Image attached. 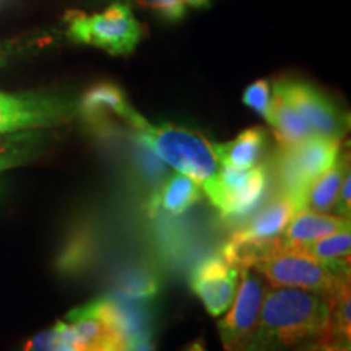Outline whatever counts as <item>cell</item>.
<instances>
[{"instance_id":"cell-7","label":"cell","mask_w":351,"mask_h":351,"mask_svg":"<svg viewBox=\"0 0 351 351\" xmlns=\"http://www.w3.org/2000/svg\"><path fill=\"white\" fill-rule=\"evenodd\" d=\"M267 186L269 174L265 166L257 165L249 169H236L221 165L213 181L202 191L223 218L228 221H238L261 205Z\"/></svg>"},{"instance_id":"cell-30","label":"cell","mask_w":351,"mask_h":351,"mask_svg":"<svg viewBox=\"0 0 351 351\" xmlns=\"http://www.w3.org/2000/svg\"><path fill=\"white\" fill-rule=\"evenodd\" d=\"M186 2L187 7H192V8H204L207 7L210 3V0H184Z\"/></svg>"},{"instance_id":"cell-15","label":"cell","mask_w":351,"mask_h":351,"mask_svg":"<svg viewBox=\"0 0 351 351\" xmlns=\"http://www.w3.org/2000/svg\"><path fill=\"white\" fill-rule=\"evenodd\" d=\"M202 186L191 176L173 173L150 197V212L182 215L202 199Z\"/></svg>"},{"instance_id":"cell-18","label":"cell","mask_w":351,"mask_h":351,"mask_svg":"<svg viewBox=\"0 0 351 351\" xmlns=\"http://www.w3.org/2000/svg\"><path fill=\"white\" fill-rule=\"evenodd\" d=\"M346 173H350V155L340 153L335 163L326 173L320 174L306 192L302 208L317 213L332 212Z\"/></svg>"},{"instance_id":"cell-5","label":"cell","mask_w":351,"mask_h":351,"mask_svg":"<svg viewBox=\"0 0 351 351\" xmlns=\"http://www.w3.org/2000/svg\"><path fill=\"white\" fill-rule=\"evenodd\" d=\"M78 117V99L51 91L0 93V137L25 130L57 129Z\"/></svg>"},{"instance_id":"cell-21","label":"cell","mask_w":351,"mask_h":351,"mask_svg":"<svg viewBox=\"0 0 351 351\" xmlns=\"http://www.w3.org/2000/svg\"><path fill=\"white\" fill-rule=\"evenodd\" d=\"M306 254L317 258L340 275H350L351 254V226L332 232L326 238L315 241L302 249Z\"/></svg>"},{"instance_id":"cell-28","label":"cell","mask_w":351,"mask_h":351,"mask_svg":"<svg viewBox=\"0 0 351 351\" xmlns=\"http://www.w3.org/2000/svg\"><path fill=\"white\" fill-rule=\"evenodd\" d=\"M351 345H324L317 343L311 351H351Z\"/></svg>"},{"instance_id":"cell-22","label":"cell","mask_w":351,"mask_h":351,"mask_svg":"<svg viewBox=\"0 0 351 351\" xmlns=\"http://www.w3.org/2000/svg\"><path fill=\"white\" fill-rule=\"evenodd\" d=\"M330 315L324 345H351V296L350 282H346L330 300Z\"/></svg>"},{"instance_id":"cell-29","label":"cell","mask_w":351,"mask_h":351,"mask_svg":"<svg viewBox=\"0 0 351 351\" xmlns=\"http://www.w3.org/2000/svg\"><path fill=\"white\" fill-rule=\"evenodd\" d=\"M184 351H207V346H205V341L204 340L199 339V340L192 341V343L189 345Z\"/></svg>"},{"instance_id":"cell-11","label":"cell","mask_w":351,"mask_h":351,"mask_svg":"<svg viewBox=\"0 0 351 351\" xmlns=\"http://www.w3.org/2000/svg\"><path fill=\"white\" fill-rule=\"evenodd\" d=\"M241 270L223 256H212L202 261L189 276L192 291L204 302L213 317L230 309L239 287Z\"/></svg>"},{"instance_id":"cell-1","label":"cell","mask_w":351,"mask_h":351,"mask_svg":"<svg viewBox=\"0 0 351 351\" xmlns=\"http://www.w3.org/2000/svg\"><path fill=\"white\" fill-rule=\"evenodd\" d=\"M330 301L300 288L265 289L245 351H311L324 339Z\"/></svg>"},{"instance_id":"cell-12","label":"cell","mask_w":351,"mask_h":351,"mask_svg":"<svg viewBox=\"0 0 351 351\" xmlns=\"http://www.w3.org/2000/svg\"><path fill=\"white\" fill-rule=\"evenodd\" d=\"M298 212L291 200L283 194L275 197L251 218L244 228L232 236L231 241L244 244H263L282 238L289 219Z\"/></svg>"},{"instance_id":"cell-14","label":"cell","mask_w":351,"mask_h":351,"mask_svg":"<svg viewBox=\"0 0 351 351\" xmlns=\"http://www.w3.org/2000/svg\"><path fill=\"white\" fill-rule=\"evenodd\" d=\"M346 226H350V218L311 212V210L302 208L298 210L289 219L287 230L283 231L282 238H280V243L287 247L302 251L309 244L326 238L332 232L343 230Z\"/></svg>"},{"instance_id":"cell-31","label":"cell","mask_w":351,"mask_h":351,"mask_svg":"<svg viewBox=\"0 0 351 351\" xmlns=\"http://www.w3.org/2000/svg\"><path fill=\"white\" fill-rule=\"evenodd\" d=\"M56 351H77V348H75V346H73L72 341L65 340V341H62V343L59 345V348H57Z\"/></svg>"},{"instance_id":"cell-16","label":"cell","mask_w":351,"mask_h":351,"mask_svg":"<svg viewBox=\"0 0 351 351\" xmlns=\"http://www.w3.org/2000/svg\"><path fill=\"white\" fill-rule=\"evenodd\" d=\"M269 135L262 127H251L241 132L236 138L225 143H215L219 163L236 169H249L258 165L267 148Z\"/></svg>"},{"instance_id":"cell-13","label":"cell","mask_w":351,"mask_h":351,"mask_svg":"<svg viewBox=\"0 0 351 351\" xmlns=\"http://www.w3.org/2000/svg\"><path fill=\"white\" fill-rule=\"evenodd\" d=\"M132 109L124 91L108 82L96 83L78 99V117L93 127L108 124L111 117L125 122Z\"/></svg>"},{"instance_id":"cell-27","label":"cell","mask_w":351,"mask_h":351,"mask_svg":"<svg viewBox=\"0 0 351 351\" xmlns=\"http://www.w3.org/2000/svg\"><path fill=\"white\" fill-rule=\"evenodd\" d=\"M350 189H351V171H350V173H346L343 182H341L339 195H337L335 204H333L332 210L335 212L337 217H341V218H350L351 217Z\"/></svg>"},{"instance_id":"cell-17","label":"cell","mask_w":351,"mask_h":351,"mask_svg":"<svg viewBox=\"0 0 351 351\" xmlns=\"http://www.w3.org/2000/svg\"><path fill=\"white\" fill-rule=\"evenodd\" d=\"M52 129L25 130L0 137V173L28 165L46 147Z\"/></svg>"},{"instance_id":"cell-23","label":"cell","mask_w":351,"mask_h":351,"mask_svg":"<svg viewBox=\"0 0 351 351\" xmlns=\"http://www.w3.org/2000/svg\"><path fill=\"white\" fill-rule=\"evenodd\" d=\"M158 288H160V283L156 276L143 269L129 271L121 282V293L130 300H147L155 295Z\"/></svg>"},{"instance_id":"cell-26","label":"cell","mask_w":351,"mask_h":351,"mask_svg":"<svg viewBox=\"0 0 351 351\" xmlns=\"http://www.w3.org/2000/svg\"><path fill=\"white\" fill-rule=\"evenodd\" d=\"M117 2L135 3V5L150 8L152 12L158 13L161 19L168 21H178L181 20L187 12V5L184 0H117Z\"/></svg>"},{"instance_id":"cell-25","label":"cell","mask_w":351,"mask_h":351,"mask_svg":"<svg viewBox=\"0 0 351 351\" xmlns=\"http://www.w3.org/2000/svg\"><path fill=\"white\" fill-rule=\"evenodd\" d=\"M271 101V86L269 80H257L249 85L243 93V103L256 111L263 119H269Z\"/></svg>"},{"instance_id":"cell-20","label":"cell","mask_w":351,"mask_h":351,"mask_svg":"<svg viewBox=\"0 0 351 351\" xmlns=\"http://www.w3.org/2000/svg\"><path fill=\"white\" fill-rule=\"evenodd\" d=\"M62 38V32L56 28L34 29L20 36L0 41V69L23 60L56 46Z\"/></svg>"},{"instance_id":"cell-2","label":"cell","mask_w":351,"mask_h":351,"mask_svg":"<svg viewBox=\"0 0 351 351\" xmlns=\"http://www.w3.org/2000/svg\"><path fill=\"white\" fill-rule=\"evenodd\" d=\"M221 256L238 269H254L271 288H300L330 300L350 275L335 274L330 267L304 251L287 247L280 239L263 244L230 241Z\"/></svg>"},{"instance_id":"cell-24","label":"cell","mask_w":351,"mask_h":351,"mask_svg":"<svg viewBox=\"0 0 351 351\" xmlns=\"http://www.w3.org/2000/svg\"><path fill=\"white\" fill-rule=\"evenodd\" d=\"M69 340L73 343L72 330H70L69 322L59 320L54 327L47 328L33 339H29L23 346V351H56L62 341Z\"/></svg>"},{"instance_id":"cell-4","label":"cell","mask_w":351,"mask_h":351,"mask_svg":"<svg viewBox=\"0 0 351 351\" xmlns=\"http://www.w3.org/2000/svg\"><path fill=\"white\" fill-rule=\"evenodd\" d=\"M341 153V140L309 135L293 145H280L276 152V176L282 194L302 210L306 192L313 182L335 163Z\"/></svg>"},{"instance_id":"cell-3","label":"cell","mask_w":351,"mask_h":351,"mask_svg":"<svg viewBox=\"0 0 351 351\" xmlns=\"http://www.w3.org/2000/svg\"><path fill=\"white\" fill-rule=\"evenodd\" d=\"M135 142L179 173L191 176L207 187L218 174L219 163L215 147L207 137L173 124H152L135 109L125 119Z\"/></svg>"},{"instance_id":"cell-9","label":"cell","mask_w":351,"mask_h":351,"mask_svg":"<svg viewBox=\"0 0 351 351\" xmlns=\"http://www.w3.org/2000/svg\"><path fill=\"white\" fill-rule=\"evenodd\" d=\"M265 280L254 269H241L239 287L226 315L218 320V333L225 351H245L256 328L265 295Z\"/></svg>"},{"instance_id":"cell-10","label":"cell","mask_w":351,"mask_h":351,"mask_svg":"<svg viewBox=\"0 0 351 351\" xmlns=\"http://www.w3.org/2000/svg\"><path fill=\"white\" fill-rule=\"evenodd\" d=\"M275 85L309 125L313 134L343 140L346 132L345 116L324 91L313 83L302 80H280Z\"/></svg>"},{"instance_id":"cell-19","label":"cell","mask_w":351,"mask_h":351,"mask_svg":"<svg viewBox=\"0 0 351 351\" xmlns=\"http://www.w3.org/2000/svg\"><path fill=\"white\" fill-rule=\"evenodd\" d=\"M267 122L274 127L280 145L298 143L313 135L309 125L298 114L296 109L289 104V101L285 98V95L276 85H274V90H271L270 114Z\"/></svg>"},{"instance_id":"cell-6","label":"cell","mask_w":351,"mask_h":351,"mask_svg":"<svg viewBox=\"0 0 351 351\" xmlns=\"http://www.w3.org/2000/svg\"><path fill=\"white\" fill-rule=\"evenodd\" d=\"M67 36L73 43L98 47L111 56H129L137 49L142 39V26L130 5L114 2L106 10L95 15L70 12Z\"/></svg>"},{"instance_id":"cell-8","label":"cell","mask_w":351,"mask_h":351,"mask_svg":"<svg viewBox=\"0 0 351 351\" xmlns=\"http://www.w3.org/2000/svg\"><path fill=\"white\" fill-rule=\"evenodd\" d=\"M77 351H130L132 343L114 314L111 300L99 298L65 315Z\"/></svg>"}]
</instances>
